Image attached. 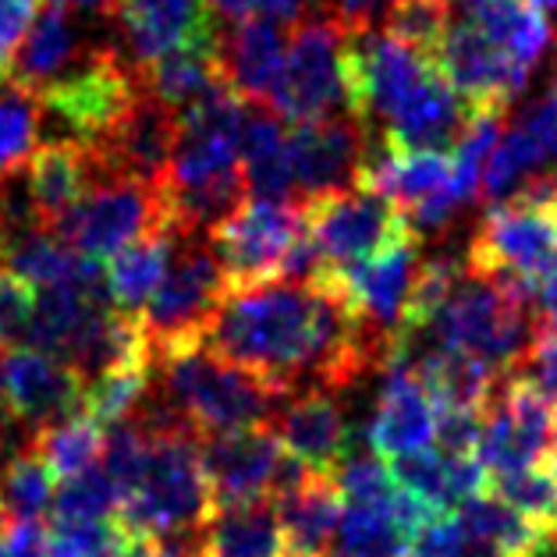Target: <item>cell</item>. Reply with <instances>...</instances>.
Segmentation results:
<instances>
[{
	"mask_svg": "<svg viewBox=\"0 0 557 557\" xmlns=\"http://www.w3.org/2000/svg\"><path fill=\"white\" fill-rule=\"evenodd\" d=\"M53 472L47 461L33 451L29 437L8 458L4 472H0V505H4L8 519H29L39 522L53 505Z\"/></svg>",
	"mask_w": 557,
	"mask_h": 557,
	"instance_id": "cell-34",
	"label": "cell"
},
{
	"mask_svg": "<svg viewBox=\"0 0 557 557\" xmlns=\"http://www.w3.org/2000/svg\"><path fill=\"white\" fill-rule=\"evenodd\" d=\"M409 370L419 376V384L426 387L433 409H458V412H480V416L500 380V373H494L491 366H483L480 359L461 356V351H447V348L423 351L419 362L409 366Z\"/></svg>",
	"mask_w": 557,
	"mask_h": 557,
	"instance_id": "cell-29",
	"label": "cell"
},
{
	"mask_svg": "<svg viewBox=\"0 0 557 557\" xmlns=\"http://www.w3.org/2000/svg\"><path fill=\"white\" fill-rule=\"evenodd\" d=\"M224 288L227 277L221 270V260L210 249L207 235L174 242L168 274L139 312L149 356L202 345L213 312L224 298Z\"/></svg>",
	"mask_w": 557,
	"mask_h": 557,
	"instance_id": "cell-6",
	"label": "cell"
},
{
	"mask_svg": "<svg viewBox=\"0 0 557 557\" xmlns=\"http://www.w3.org/2000/svg\"><path fill=\"white\" fill-rule=\"evenodd\" d=\"M33 451L47 461L53 480H75L103 458L107 433L86 416H67L61 423L29 433Z\"/></svg>",
	"mask_w": 557,
	"mask_h": 557,
	"instance_id": "cell-32",
	"label": "cell"
},
{
	"mask_svg": "<svg viewBox=\"0 0 557 557\" xmlns=\"http://www.w3.org/2000/svg\"><path fill=\"white\" fill-rule=\"evenodd\" d=\"M394 0H334L331 15L345 25V29H366V25H376L384 8H391Z\"/></svg>",
	"mask_w": 557,
	"mask_h": 557,
	"instance_id": "cell-44",
	"label": "cell"
},
{
	"mask_svg": "<svg viewBox=\"0 0 557 557\" xmlns=\"http://www.w3.org/2000/svg\"><path fill=\"white\" fill-rule=\"evenodd\" d=\"M221 36L202 39V44L178 47V50L164 53V58L149 61L146 67H135L146 97H153L157 103L171 107L174 114H182L207 97L210 89L221 86L224 83V75H221Z\"/></svg>",
	"mask_w": 557,
	"mask_h": 557,
	"instance_id": "cell-25",
	"label": "cell"
},
{
	"mask_svg": "<svg viewBox=\"0 0 557 557\" xmlns=\"http://www.w3.org/2000/svg\"><path fill=\"white\" fill-rule=\"evenodd\" d=\"M139 72L117 50H86L72 72L39 92L36 103L72 128L75 143L100 146L117 128V121L139 100Z\"/></svg>",
	"mask_w": 557,
	"mask_h": 557,
	"instance_id": "cell-8",
	"label": "cell"
},
{
	"mask_svg": "<svg viewBox=\"0 0 557 557\" xmlns=\"http://www.w3.org/2000/svg\"><path fill=\"white\" fill-rule=\"evenodd\" d=\"M149 362L139 366H117L100 376L86 380V398H83V416L92 419L100 430L121 426L135 419V412L143 409L146 394H149Z\"/></svg>",
	"mask_w": 557,
	"mask_h": 557,
	"instance_id": "cell-33",
	"label": "cell"
},
{
	"mask_svg": "<svg viewBox=\"0 0 557 557\" xmlns=\"http://www.w3.org/2000/svg\"><path fill=\"white\" fill-rule=\"evenodd\" d=\"M327 557H409V536L387 505H345Z\"/></svg>",
	"mask_w": 557,
	"mask_h": 557,
	"instance_id": "cell-31",
	"label": "cell"
},
{
	"mask_svg": "<svg viewBox=\"0 0 557 557\" xmlns=\"http://www.w3.org/2000/svg\"><path fill=\"white\" fill-rule=\"evenodd\" d=\"M433 64L441 67L447 86L469 111H505L529 86V67L515 64L500 47H494L469 22H451Z\"/></svg>",
	"mask_w": 557,
	"mask_h": 557,
	"instance_id": "cell-13",
	"label": "cell"
},
{
	"mask_svg": "<svg viewBox=\"0 0 557 557\" xmlns=\"http://www.w3.org/2000/svg\"><path fill=\"white\" fill-rule=\"evenodd\" d=\"M47 557H83V554H78V550L72 547V543H67V540L53 536V540H50V550H47Z\"/></svg>",
	"mask_w": 557,
	"mask_h": 557,
	"instance_id": "cell-48",
	"label": "cell"
},
{
	"mask_svg": "<svg viewBox=\"0 0 557 557\" xmlns=\"http://www.w3.org/2000/svg\"><path fill=\"white\" fill-rule=\"evenodd\" d=\"M312 8H317V0H263L256 18H267L274 25H298L302 18H309Z\"/></svg>",
	"mask_w": 557,
	"mask_h": 557,
	"instance_id": "cell-45",
	"label": "cell"
},
{
	"mask_svg": "<svg viewBox=\"0 0 557 557\" xmlns=\"http://www.w3.org/2000/svg\"><path fill=\"white\" fill-rule=\"evenodd\" d=\"M458 8L461 22H469L475 33H483L529 72L554 44V25L533 0H458Z\"/></svg>",
	"mask_w": 557,
	"mask_h": 557,
	"instance_id": "cell-24",
	"label": "cell"
},
{
	"mask_svg": "<svg viewBox=\"0 0 557 557\" xmlns=\"http://www.w3.org/2000/svg\"><path fill=\"white\" fill-rule=\"evenodd\" d=\"M491 494L508 505L515 515H522L543 533L557 536V475L547 466H529L515 472L491 475Z\"/></svg>",
	"mask_w": 557,
	"mask_h": 557,
	"instance_id": "cell-35",
	"label": "cell"
},
{
	"mask_svg": "<svg viewBox=\"0 0 557 557\" xmlns=\"http://www.w3.org/2000/svg\"><path fill=\"white\" fill-rule=\"evenodd\" d=\"M366 441H370L376 458L391 461L430 451L437 441V409L409 366L387 370L370 426H366Z\"/></svg>",
	"mask_w": 557,
	"mask_h": 557,
	"instance_id": "cell-19",
	"label": "cell"
},
{
	"mask_svg": "<svg viewBox=\"0 0 557 557\" xmlns=\"http://www.w3.org/2000/svg\"><path fill=\"white\" fill-rule=\"evenodd\" d=\"M366 146H370V132L356 117L288 125V164L295 199H312L356 185V171L366 157Z\"/></svg>",
	"mask_w": 557,
	"mask_h": 557,
	"instance_id": "cell-15",
	"label": "cell"
},
{
	"mask_svg": "<svg viewBox=\"0 0 557 557\" xmlns=\"http://www.w3.org/2000/svg\"><path fill=\"white\" fill-rule=\"evenodd\" d=\"M302 235L306 216L298 199L246 196L221 224L207 231V242L221 260L227 284H260L281 281V267Z\"/></svg>",
	"mask_w": 557,
	"mask_h": 557,
	"instance_id": "cell-9",
	"label": "cell"
},
{
	"mask_svg": "<svg viewBox=\"0 0 557 557\" xmlns=\"http://www.w3.org/2000/svg\"><path fill=\"white\" fill-rule=\"evenodd\" d=\"M0 416H8V412H4V401H0Z\"/></svg>",
	"mask_w": 557,
	"mask_h": 557,
	"instance_id": "cell-51",
	"label": "cell"
},
{
	"mask_svg": "<svg viewBox=\"0 0 557 557\" xmlns=\"http://www.w3.org/2000/svg\"><path fill=\"white\" fill-rule=\"evenodd\" d=\"M511 373H519L522 380H529V384H533L543 398H547L557 409V337L533 334L525 356L519 359V366H515Z\"/></svg>",
	"mask_w": 557,
	"mask_h": 557,
	"instance_id": "cell-42",
	"label": "cell"
},
{
	"mask_svg": "<svg viewBox=\"0 0 557 557\" xmlns=\"http://www.w3.org/2000/svg\"><path fill=\"white\" fill-rule=\"evenodd\" d=\"M53 8H83V11H107L111 15V8H114V0H50Z\"/></svg>",
	"mask_w": 557,
	"mask_h": 557,
	"instance_id": "cell-47",
	"label": "cell"
},
{
	"mask_svg": "<svg viewBox=\"0 0 557 557\" xmlns=\"http://www.w3.org/2000/svg\"><path fill=\"white\" fill-rule=\"evenodd\" d=\"M86 376L36 348H11L4 362V412L25 426V437L83 412Z\"/></svg>",
	"mask_w": 557,
	"mask_h": 557,
	"instance_id": "cell-14",
	"label": "cell"
},
{
	"mask_svg": "<svg viewBox=\"0 0 557 557\" xmlns=\"http://www.w3.org/2000/svg\"><path fill=\"white\" fill-rule=\"evenodd\" d=\"M78 58H83L78 25L67 18L61 8H50L33 22V29L25 33L22 47L15 53V64H11L8 86L36 100L39 92H44L53 78H61L64 67L75 64Z\"/></svg>",
	"mask_w": 557,
	"mask_h": 557,
	"instance_id": "cell-28",
	"label": "cell"
},
{
	"mask_svg": "<svg viewBox=\"0 0 557 557\" xmlns=\"http://www.w3.org/2000/svg\"><path fill=\"white\" fill-rule=\"evenodd\" d=\"M284 36L281 25L267 18L235 22L221 36V75L227 89L246 107H270L281 83L284 64Z\"/></svg>",
	"mask_w": 557,
	"mask_h": 557,
	"instance_id": "cell-21",
	"label": "cell"
},
{
	"mask_svg": "<svg viewBox=\"0 0 557 557\" xmlns=\"http://www.w3.org/2000/svg\"><path fill=\"white\" fill-rule=\"evenodd\" d=\"M67 249L92 263L111 260L157 231H171V210L160 185L135 178H97L86 196L50 227Z\"/></svg>",
	"mask_w": 557,
	"mask_h": 557,
	"instance_id": "cell-7",
	"label": "cell"
},
{
	"mask_svg": "<svg viewBox=\"0 0 557 557\" xmlns=\"http://www.w3.org/2000/svg\"><path fill=\"white\" fill-rule=\"evenodd\" d=\"M331 480L345 505H387L394 491H398L384 458L376 455H348Z\"/></svg>",
	"mask_w": 557,
	"mask_h": 557,
	"instance_id": "cell-39",
	"label": "cell"
},
{
	"mask_svg": "<svg viewBox=\"0 0 557 557\" xmlns=\"http://www.w3.org/2000/svg\"><path fill=\"white\" fill-rule=\"evenodd\" d=\"M36 11L39 0H0V89L8 86L11 64H15V53L29 25L36 22Z\"/></svg>",
	"mask_w": 557,
	"mask_h": 557,
	"instance_id": "cell-41",
	"label": "cell"
},
{
	"mask_svg": "<svg viewBox=\"0 0 557 557\" xmlns=\"http://www.w3.org/2000/svg\"><path fill=\"white\" fill-rule=\"evenodd\" d=\"M132 494L117 505V522L139 536L196 533L210 515V491L199 441L188 433H149Z\"/></svg>",
	"mask_w": 557,
	"mask_h": 557,
	"instance_id": "cell-4",
	"label": "cell"
},
{
	"mask_svg": "<svg viewBox=\"0 0 557 557\" xmlns=\"http://www.w3.org/2000/svg\"><path fill=\"white\" fill-rule=\"evenodd\" d=\"M39 135V103L25 92L4 86L0 89V178H11L29 153Z\"/></svg>",
	"mask_w": 557,
	"mask_h": 557,
	"instance_id": "cell-38",
	"label": "cell"
},
{
	"mask_svg": "<svg viewBox=\"0 0 557 557\" xmlns=\"http://www.w3.org/2000/svg\"><path fill=\"white\" fill-rule=\"evenodd\" d=\"M111 18L125 36L132 67H146L171 50L224 33L207 0H114Z\"/></svg>",
	"mask_w": 557,
	"mask_h": 557,
	"instance_id": "cell-16",
	"label": "cell"
},
{
	"mask_svg": "<svg viewBox=\"0 0 557 557\" xmlns=\"http://www.w3.org/2000/svg\"><path fill=\"white\" fill-rule=\"evenodd\" d=\"M8 519V515H4V505H0V522H4Z\"/></svg>",
	"mask_w": 557,
	"mask_h": 557,
	"instance_id": "cell-50",
	"label": "cell"
},
{
	"mask_svg": "<svg viewBox=\"0 0 557 557\" xmlns=\"http://www.w3.org/2000/svg\"><path fill=\"white\" fill-rule=\"evenodd\" d=\"M210 11L216 18L224 22H246V18H256L260 15V4L263 0H207Z\"/></svg>",
	"mask_w": 557,
	"mask_h": 557,
	"instance_id": "cell-46",
	"label": "cell"
},
{
	"mask_svg": "<svg viewBox=\"0 0 557 557\" xmlns=\"http://www.w3.org/2000/svg\"><path fill=\"white\" fill-rule=\"evenodd\" d=\"M174 242H178L174 231H157V235L132 242L128 249H121L107 260L103 284H107V298H111V306L117 312L139 317L143 306L153 298V292L168 274Z\"/></svg>",
	"mask_w": 557,
	"mask_h": 557,
	"instance_id": "cell-30",
	"label": "cell"
},
{
	"mask_svg": "<svg viewBox=\"0 0 557 557\" xmlns=\"http://www.w3.org/2000/svg\"><path fill=\"white\" fill-rule=\"evenodd\" d=\"M199 557H288L274 497L213 508L199 525Z\"/></svg>",
	"mask_w": 557,
	"mask_h": 557,
	"instance_id": "cell-23",
	"label": "cell"
},
{
	"mask_svg": "<svg viewBox=\"0 0 557 557\" xmlns=\"http://www.w3.org/2000/svg\"><path fill=\"white\" fill-rule=\"evenodd\" d=\"M242 178L252 199H295L288 164V125L270 107H246L238 149Z\"/></svg>",
	"mask_w": 557,
	"mask_h": 557,
	"instance_id": "cell-26",
	"label": "cell"
},
{
	"mask_svg": "<svg viewBox=\"0 0 557 557\" xmlns=\"http://www.w3.org/2000/svg\"><path fill=\"white\" fill-rule=\"evenodd\" d=\"M103 178L92 149L75 139H53L36 146L25 160V202L39 227H53L86 196V188Z\"/></svg>",
	"mask_w": 557,
	"mask_h": 557,
	"instance_id": "cell-20",
	"label": "cell"
},
{
	"mask_svg": "<svg viewBox=\"0 0 557 557\" xmlns=\"http://www.w3.org/2000/svg\"><path fill=\"white\" fill-rule=\"evenodd\" d=\"M533 292L522 281L472 274L461 263V277L430 331L437 334V348L472 356L505 376L533 342Z\"/></svg>",
	"mask_w": 557,
	"mask_h": 557,
	"instance_id": "cell-2",
	"label": "cell"
},
{
	"mask_svg": "<svg viewBox=\"0 0 557 557\" xmlns=\"http://www.w3.org/2000/svg\"><path fill=\"white\" fill-rule=\"evenodd\" d=\"M394 483L401 491L423 497L433 511H451L461 500L486 491V469L475 455H447V451H419L398 458L391 466Z\"/></svg>",
	"mask_w": 557,
	"mask_h": 557,
	"instance_id": "cell-27",
	"label": "cell"
},
{
	"mask_svg": "<svg viewBox=\"0 0 557 557\" xmlns=\"http://www.w3.org/2000/svg\"><path fill=\"white\" fill-rule=\"evenodd\" d=\"M39 292L29 281L18 277L15 270L0 267V345L22 348L33 327Z\"/></svg>",
	"mask_w": 557,
	"mask_h": 557,
	"instance_id": "cell-40",
	"label": "cell"
},
{
	"mask_svg": "<svg viewBox=\"0 0 557 557\" xmlns=\"http://www.w3.org/2000/svg\"><path fill=\"white\" fill-rule=\"evenodd\" d=\"M53 525H78V522H100L117 515V491L107 480L100 466L86 469L83 475L67 480L58 494H53Z\"/></svg>",
	"mask_w": 557,
	"mask_h": 557,
	"instance_id": "cell-37",
	"label": "cell"
},
{
	"mask_svg": "<svg viewBox=\"0 0 557 557\" xmlns=\"http://www.w3.org/2000/svg\"><path fill=\"white\" fill-rule=\"evenodd\" d=\"M149 398L178 419L196 441L274 423L281 405L292 398L288 391L213 356L207 345L157 351L149 356Z\"/></svg>",
	"mask_w": 557,
	"mask_h": 557,
	"instance_id": "cell-1",
	"label": "cell"
},
{
	"mask_svg": "<svg viewBox=\"0 0 557 557\" xmlns=\"http://www.w3.org/2000/svg\"><path fill=\"white\" fill-rule=\"evenodd\" d=\"M270 426H274L284 455L317 475H334L351 455L348 419L331 391H295Z\"/></svg>",
	"mask_w": 557,
	"mask_h": 557,
	"instance_id": "cell-18",
	"label": "cell"
},
{
	"mask_svg": "<svg viewBox=\"0 0 557 557\" xmlns=\"http://www.w3.org/2000/svg\"><path fill=\"white\" fill-rule=\"evenodd\" d=\"M455 0H394L380 15L376 29H384L398 44L419 50L423 58H437L447 29H451Z\"/></svg>",
	"mask_w": 557,
	"mask_h": 557,
	"instance_id": "cell-36",
	"label": "cell"
},
{
	"mask_svg": "<svg viewBox=\"0 0 557 557\" xmlns=\"http://www.w3.org/2000/svg\"><path fill=\"white\" fill-rule=\"evenodd\" d=\"M288 557H327L345 500L331 475L302 472L274 494Z\"/></svg>",
	"mask_w": 557,
	"mask_h": 557,
	"instance_id": "cell-22",
	"label": "cell"
},
{
	"mask_svg": "<svg viewBox=\"0 0 557 557\" xmlns=\"http://www.w3.org/2000/svg\"><path fill=\"white\" fill-rule=\"evenodd\" d=\"M533 4L543 11V15H547V11H557V0H533Z\"/></svg>",
	"mask_w": 557,
	"mask_h": 557,
	"instance_id": "cell-49",
	"label": "cell"
},
{
	"mask_svg": "<svg viewBox=\"0 0 557 557\" xmlns=\"http://www.w3.org/2000/svg\"><path fill=\"white\" fill-rule=\"evenodd\" d=\"M302 202L306 235L331 267H351L394 246L398 238L412 235L409 216L391 199H380L362 188H337Z\"/></svg>",
	"mask_w": 557,
	"mask_h": 557,
	"instance_id": "cell-10",
	"label": "cell"
},
{
	"mask_svg": "<svg viewBox=\"0 0 557 557\" xmlns=\"http://www.w3.org/2000/svg\"><path fill=\"white\" fill-rule=\"evenodd\" d=\"M174 139H178V114L139 92L132 111L117 121V128L100 146H89L103 178H135L160 185L171 164Z\"/></svg>",
	"mask_w": 557,
	"mask_h": 557,
	"instance_id": "cell-17",
	"label": "cell"
},
{
	"mask_svg": "<svg viewBox=\"0 0 557 557\" xmlns=\"http://www.w3.org/2000/svg\"><path fill=\"white\" fill-rule=\"evenodd\" d=\"M50 536L44 522L4 519L0 522V557H47Z\"/></svg>",
	"mask_w": 557,
	"mask_h": 557,
	"instance_id": "cell-43",
	"label": "cell"
},
{
	"mask_svg": "<svg viewBox=\"0 0 557 557\" xmlns=\"http://www.w3.org/2000/svg\"><path fill=\"white\" fill-rule=\"evenodd\" d=\"M461 263L472 274L511 277L536 292L557 263V174H533L519 193L494 202Z\"/></svg>",
	"mask_w": 557,
	"mask_h": 557,
	"instance_id": "cell-3",
	"label": "cell"
},
{
	"mask_svg": "<svg viewBox=\"0 0 557 557\" xmlns=\"http://www.w3.org/2000/svg\"><path fill=\"white\" fill-rule=\"evenodd\" d=\"M419 267H423V252H419V238L412 235L398 238L394 246L380 249L376 256L351 267H331L327 281L334 284L348 309L384 342H401V320L405 302L416 284ZM401 348V345H398Z\"/></svg>",
	"mask_w": 557,
	"mask_h": 557,
	"instance_id": "cell-11",
	"label": "cell"
},
{
	"mask_svg": "<svg viewBox=\"0 0 557 557\" xmlns=\"http://www.w3.org/2000/svg\"><path fill=\"white\" fill-rule=\"evenodd\" d=\"M348 29L331 11L302 18L284 44L281 83L270 100L284 125L348 117V78H345Z\"/></svg>",
	"mask_w": 557,
	"mask_h": 557,
	"instance_id": "cell-5",
	"label": "cell"
},
{
	"mask_svg": "<svg viewBox=\"0 0 557 557\" xmlns=\"http://www.w3.org/2000/svg\"><path fill=\"white\" fill-rule=\"evenodd\" d=\"M199 461L207 475L210 511L227 505H249L274 494L288 455L270 423L213 433L199 441Z\"/></svg>",
	"mask_w": 557,
	"mask_h": 557,
	"instance_id": "cell-12",
	"label": "cell"
}]
</instances>
